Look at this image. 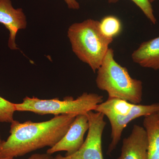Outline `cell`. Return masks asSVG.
<instances>
[{"instance_id": "obj_10", "label": "cell", "mask_w": 159, "mask_h": 159, "mask_svg": "<svg viewBox=\"0 0 159 159\" xmlns=\"http://www.w3.org/2000/svg\"><path fill=\"white\" fill-rule=\"evenodd\" d=\"M131 57L142 67L159 70V36L142 43Z\"/></svg>"}, {"instance_id": "obj_4", "label": "cell", "mask_w": 159, "mask_h": 159, "mask_svg": "<svg viewBox=\"0 0 159 159\" xmlns=\"http://www.w3.org/2000/svg\"><path fill=\"white\" fill-rule=\"evenodd\" d=\"M102 95L84 93L77 99L66 97L62 100L57 98L43 99L26 97L21 103H15L16 111L31 112L40 115L86 114L94 111L97 106L103 102Z\"/></svg>"}, {"instance_id": "obj_15", "label": "cell", "mask_w": 159, "mask_h": 159, "mask_svg": "<svg viewBox=\"0 0 159 159\" xmlns=\"http://www.w3.org/2000/svg\"><path fill=\"white\" fill-rule=\"evenodd\" d=\"M28 159H54L52 155L47 153L43 154H34Z\"/></svg>"}, {"instance_id": "obj_18", "label": "cell", "mask_w": 159, "mask_h": 159, "mask_svg": "<svg viewBox=\"0 0 159 159\" xmlns=\"http://www.w3.org/2000/svg\"><path fill=\"white\" fill-rule=\"evenodd\" d=\"M155 1V0H149V2H150L151 3L152 2H153L154 1Z\"/></svg>"}, {"instance_id": "obj_1", "label": "cell", "mask_w": 159, "mask_h": 159, "mask_svg": "<svg viewBox=\"0 0 159 159\" xmlns=\"http://www.w3.org/2000/svg\"><path fill=\"white\" fill-rule=\"evenodd\" d=\"M77 115L56 116L44 122L11 123L10 135L0 147V158H14L45 147L54 146L67 132Z\"/></svg>"}, {"instance_id": "obj_17", "label": "cell", "mask_w": 159, "mask_h": 159, "mask_svg": "<svg viewBox=\"0 0 159 159\" xmlns=\"http://www.w3.org/2000/svg\"><path fill=\"white\" fill-rule=\"evenodd\" d=\"M3 141L2 140V139H1V135H0V147H1V145H2V143Z\"/></svg>"}, {"instance_id": "obj_5", "label": "cell", "mask_w": 159, "mask_h": 159, "mask_svg": "<svg viewBox=\"0 0 159 159\" xmlns=\"http://www.w3.org/2000/svg\"><path fill=\"white\" fill-rule=\"evenodd\" d=\"M95 111L103 114L108 119L111 127V141L107 153L110 155L116 148L123 129L133 120L159 112V102L150 105L134 104L123 99L108 98L98 104Z\"/></svg>"}, {"instance_id": "obj_2", "label": "cell", "mask_w": 159, "mask_h": 159, "mask_svg": "<svg viewBox=\"0 0 159 159\" xmlns=\"http://www.w3.org/2000/svg\"><path fill=\"white\" fill-rule=\"evenodd\" d=\"M96 82L99 89L107 92L108 98L123 99L136 104L142 101V81L132 78L128 70L115 60L112 48H109L97 70Z\"/></svg>"}, {"instance_id": "obj_6", "label": "cell", "mask_w": 159, "mask_h": 159, "mask_svg": "<svg viewBox=\"0 0 159 159\" xmlns=\"http://www.w3.org/2000/svg\"><path fill=\"white\" fill-rule=\"evenodd\" d=\"M89 128L86 139L79 150L70 156L57 155L54 159H103L102 139L106 122L104 115L90 111L87 113Z\"/></svg>"}, {"instance_id": "obj_9", "label": "cell", "mask_w": 159, "mask_h": 159, "mask_svg": "<svg viewBox=\"0 0 159 159\" xmlns=\"http://www.w3.org/2000/svg\"><path fill=\"white\" fill-rule=\"evenodd\" d=\"M148 148L145 129L134 125L130 134L123 139L121 154L116 159H147Z\"/></svg>"}, {"instance_id": "obj_7", "label": "cell", "mask_w": 159, "mask_h": 159, "mask_svg": "<svg viewBox=\"0 0 159 159\" xmlns=\"http://www.w3.org/2000/svg\"><path fill=\"white\" fill-rule=\"evenodd\" d=\"M89 128L87 114L77 115L62 139L49 148L47 153L52 155L58 152L66 151V156L75 153L83 144L84 134Z\"/></svg>"}, {"instance_id": "obj_12", "label": "cell", "mask_w": 159, "mask_h": 159, "mask_svg": "<svg viewBox=\"0 0 159 159\" xmlns=\"http://www.w3.org/2000/svg\"><path fill=\"white\" fill-rule=\"evenodd\" d=\"M99 28L106 37L113 39L122 31V24L118 17L108 16L103 18L99 22Z\"/></svg>"}, {"instance_id": "obj_13", "label": "cell", "mask_w": 159, "mask_h": 159, "mask_svg": "<svg viewBox=\"0 0 159 159\" xmlns=\"http://www.w3.org/2000/svg\"><path fill=\"white\" fill-rule=\"evenodd\" d=\"M16 111L15 103L0 97V122L11 123Z\"/></svg>"}, {"instance_id": "obj_14", "label": "cell", "mask_w": 159, "mask_h": 159, "mask_svg": "<svg viewBox=\"0 0 159 159\" xmlns=\"http://www.w3.org/2000/svg\"><path fill=\"white\" fill-rule=\"evenodd\" d=\"M140 9L148 19L154 25L157 23V19L153 14V9L149 0H131ZM109 3H116L119 0H107Z\"/></svg>"}, {"instance_id": "obj_19", "label": "cell", "mask_w": 159, "mask_h": 159, "mask_svg": "<svg viewBox=\"0 0 159 159\" xmlns=\"http://www.w3.org/2000/svg\"><path fill=\"white\" fill-rule=\"evenodd\" d=\"M159 121V112L157 113Z\"/></svg>"}, {"instance_id": "obj_8", "label": "cell", "mask_w": 159, "mask_h": 159, "mask_svg": "<svg viewBox=\"0 0 159 159\" xmlns=\"http://www.w3.org/2000/svg\"><path fill=\"white\" fill-rule=\"evenodd\" d=\"M0 23L9 31L8 47L11 50L18 49L16 38L20 30L27 26V18L21 8L15 9L11 0H0Z\"/></svg>"}, {"instance_id": "obj_20", "label": "cell", "mask_w": 159, "mask_h": 159, "mask_svg": "<svg viewBox=\"0 0 159 159\" xmlns=\"http://www.w3.org/2000/svg\"><path fill=\"white\" fill-rule=\"evenodd\" d=\"M0 159H14V158H12V159H9V158H0Z\"/></svg>"}, {"instance_id": "obj_3", "label": "cell", "mask_w": 159, "mask_h": 159, "mask_svg": "<svg viewBox=\"0 0 159 159\" xmlns=\"http://www.w3.org/2000/svg\"><path fill=\"white\" fill-rule=\"evenodd\" d=\"M67 36L74 54L94 73L101 66L113 41L102 34L99 21L90 19L71 25Z\"/></svg>"}, {"instance_id": "obj_11", "label": "cell", "mask_w": 159, "mask_h": 159, "mask_svg": "<svg viewBox=\"0 0 159 159\" xmlns=\"http://www.w3.org/2000/svg\"><path fill=\"white\" fill-rule=\"evenodd\" d=\"M143 126L148 137L147 159H159V121L157 113L145 117Z\"/></svg>"}, {"instance_id": "obj_16", "label": "cell", "mask_w": 159, "mask_h": 159, "mask_svg": "<svg viewBox=\"0 0 159 159\" xmlns=\"http://www.w3.org/2000/svg\"><path fill=\"white\" fill-rule=\"evenodd\" d=\"M70 9L77 10L80 8L79 3L76 0H64Z\"/></svg>"}]
</instances>
